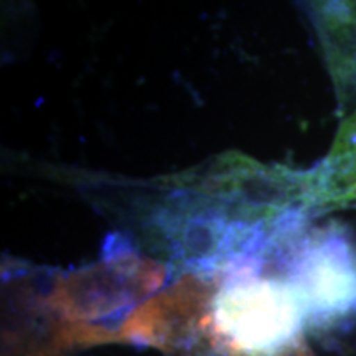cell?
<instances>
[{
    "label": "cell",
    "mask_w": 356,
    "mask_h": 356,
    "mask_svg": "<svg viewBox=\"0 0 356 356\" xmlns=\"http://www.w3.org/2000/svg\"><path fill=\"white\" fill-rule=\"evenodd\" d=\"M264 261L297 293L307 325L323 328L356 315V243L348 231L307 229L304 221L280 234Z\"/></svg>",
    "instance_id": "cell-1"
},
{
    "label": "cell",
    "mask_w": 356,
    "mask_h": 356,
    "mask_svg": "<svg viewBox=\"0 0 356 356\" xmlns=\"http://www.w3.org/2000/svg\"><path fill=\"white\" fill-rule=\"evenodd\" d=\"M213 310L225 340L248 356L284 355L296 348L307 325L297 293L266 262L222 275Z\"/></svg>",
    "instance_id": "cell-2"
},
{
    "label": "cell",
    "mask_w": 356,
    "mask_h": 356,
    "mask_svg": "<svg viewBox=\"0 0 356 356\" xmlns=\"http://www.w3.org/2000/svg\"><path fill=\"white\" fill-rule=\"evenodd\" d=\"M163 275V267L140 257L127 239L111 236L102 259L61 280L58 296L70 307L115 310L152 291Z\"/></svg>",
    "instance_id": "cell-3"
}]
</instances>
